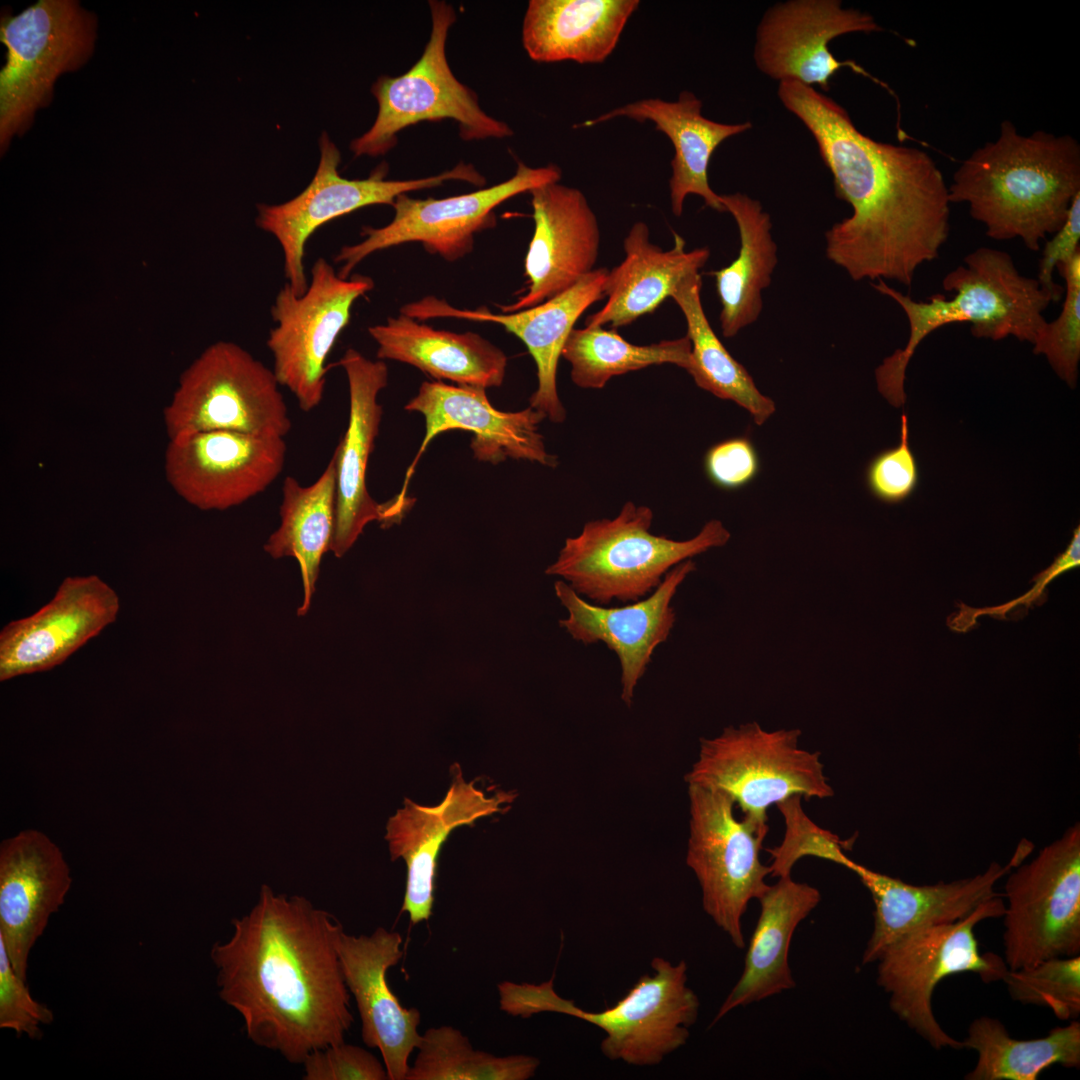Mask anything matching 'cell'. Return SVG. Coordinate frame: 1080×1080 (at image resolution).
I'll list each match as a JSON object with an SVG mask.
<instances>
[{
    "mask_svg": "<svg viewBox=\"0 0 1080 1080\" xmlns=\"http://www.w3.org/2000/svg\"><path fill=\"white\" fill-rule=\"evenodd\" d=\"M778 97L812 134L850 217L825 234L826 256L854 281L890 279L910 287L950 233L948 186L928 153L876 141L835 100L782 81Z\"/></svg>",
    "mask_w": 1080,
    "mask_h": 1080,
    "instance_id": "obj_1",
    "label": "cell"
},
{
    "mask_svg": "<svg viewBox=\"0 0 1080 1080\" xmlns=\"http://www.w3.org/2000/svg\"><path fill=\"white\" fill-rule=\"evenodd\" d=\"M232 927L210 958L218 995L240 1014L248 1039L293 1064L344 1042L354 1017L335 917L303 896L262 885L257 903Z\"/></svg>",
    "mask_w": 1080,
    "mask_h": 1080,
    "instance_id": "obj_2",
    "label": "cell"
},
{
    "mask_svg": "<svg viewBox=\"0 0 1080 1080\" xmlns=\"http://www.w3.org/2000/svg\"><path fill=\"white\" fill-rule=\"evenodd\" d=\"M948 192L951 204L968 205L991 239L1018 238L1039 251L1080 193V144L1043 130L1023 135L1005 120L998 137L957 168Z\"/></svg>",
    "mask_w": 1080,
    "mask_h": 1080,
    "instance_id": "obj_3",
    "label": "cell"
},
{
    "mask_svg": "<svg viewBox=\"0 0 1080 1080\" xmlns=\"http://www.w3.org/2000/svg\"><path fill=\"white\" fill-rule=\"evenodd\" d=\"M871 285L893 299L909 323L906 346L886 357L875 370L879 393L896 408L906 402L904 382L909 361L930 333L948 324L968 322L974 337L998 341L1014 336L1032 344L1047 321L1044 311L1062 296L1042 287L1036 278L1021 274L1010 254L989 247L970 252L962 265L944 276L942 287L951 298L938 293L926 301H915L883 279Z\"/></svg>",
    "mask_w": 1080,
    "mask_h": 1080,
    "instance_id": "obj_4",
    "label": "cell"
},
{
    "mask_svg": "<svg viewBox=\"0 0 1080 1080\" xmlns=\"http://www.w3.org/2000/svg\"><path fill=\"white\" fill-rule=\"evenodd\" d=\"M653 974H644L628 992L603 1011H585L557 995L553 980L540 985L503 982L501 1009L524 1018L540 1012L570 1015L600 1028L602 1054L612 1061L653 1066L686 1044L700 1002L687 985V964L662 957L651 961Z\"/></svg>",
    "mask_w": 1080,
    "mask_h": 1080,
    "instance_id": "obj_5",
    "label": "cell"
},
{
    "mask_svg": "<svg viewBox=\"0 0 1080 1080\" xmlns=\"http://www.w3.org/2000/svg\"><path fill=\"white\" fill-rule=\"evenodd\" d=\"M652 521L648 506L626 502L616 517L588 521L577 536L567 538L545 573L563 577L597 605L614 599L636 602L651 594L673 567L730 539L717 519L683 541L651 533Z\"/></svg>",
    "mask_w": 1080,
    "mask_h": 1080,
    "instance_id": "obj_6",
    "label": "cell"
},
{
    "mask_svg": "<svg viewBox=\"0 0 1080 1080\" xmlns=\"http://www.w3.org/2000/svg\"><path fill=\"white\" fill-rule=\"evenodd\" d=\"M1000 895L951 923L912 930L889 944L876 962L877 983L889 994L891 1010L933 1048L962 1049L963 1042L947 1034L932 1009L933 992L944 978L964 972L985 983L1002 980L1009 970L994 953H980L975 927L983 920L1002 917Z\"/></svg>",
    "mask_w": 1080,
    "mask_h": 1080,
    "instance_id": "obj_7",
    "label": "cell"
},
{
    "mask_svg": "<svg viewBox=\"0 0 1080 1080\" xmlns=\"http://www.w3.org/2000/svg\"><path fill=\"white\" fill-rule=\"evenodd\" d=\"M799 729L764 730L757 722L702 738L687 784L723 791L743 817L767 825V810L792 796L832 797L819 752L799 747Z\"/></svg>",
    "mask_w": 1080,
    "mask_h": 1080,
    "instance_id": "obj_8",
    "label": "cell"
},
{
    "mask_svg": "<svg viewBox=\"0 0 1080 1080\" xmlns=\"http://www.w3.org/2000/svg\"><path fill=\"white\" fill-rule=\"evenodd\" d=\"M429 7L431 33L421 57L406 73L382 75L372 85L378 113L370 129L350 143L357 157L386 154L397 144L400 131L422 121L454 120L464 141L513 134L507 123L483 111L477 94L451 71L446 41L457 18L454 7L441 0L429 1Z\"/></svg>",
    "mask_w": 1080,
    "mask_h": 1080,
    "instance_id": "obj_9",
    "label": "cell"
},
{
    "mask_svg": "<svg viewBox=\"0 0 1080 1080\" xmlns=\"http://www.w3.org/2000/svg\"><path fill=\"white\" fill-rule=\"evenodd\" d=\"M272 369L231 341L208 346L163 410L169 440L205 431L283 437L292 422Z\"/></svg>",
    "mask_w": 1080,
    "mask_h": 1080,
    "instance_id": "obj_10",
    "label": "cell"
},
{
    "mask_svg": "<svg viewBox=\"0 0 1080 1080\" xmlns=\"http://www.w3.org/2000/svg\"><path fill=\"white\" fill-rule=\"evenodd\" d=\"M95 37L96 19L73 0H39L2 18L0 38L7 48L0 72L2 153L51 100L56 79L88 60Z\"/></svg>",
    "mask_w": 1080,
    "mask_h": 1080,
    "instance_id": "obj_11",
    "label": "cell"
},
{
    "mask_svg": "<svg viewBox=\"0 0 1080 1080\" xmlns=\"http://www.w3.org/2000/svg\"><path fill=\"white\" fill-rule=\"evenodd\" d=\"M688 797L686 863L699 882L704 911L743 949L742 917L769 886L770 867L760 860L768 825L737 818L734 801L721 790L688 784Z\"/></svg>",
    "mask_w": 1080,
    "mask_h": 1080,
    "instance_id": "obj_12",
    "label": "cell"
},
{
    "mask_svg": "<svg viewBox=\"0 0 1080 1080\" xmlns=\"http://www.w3.org/2000/svg\"><path fill=\"white\" fill-rule=\"evenodd\" d=\"M1003 914L1009 970L1080 953V826L1008 874Z\"/></svg>",
    "mask_w": 1080,
    "mask_h": 1080,
    "instance_id": "obj_13",
    "label": "cell"
},
{
    "mask_svg": "<svg viewBox=\"0 0 1080 1080\" xmlns=\"http://www.w3.org/2000/svg\"><path fill=\"white\" fill-rule=\"evenodd\" d=\"M320 161L309 185L297 196L281 204H258L256 225L280 244L286 283L297 295L308 288L305 246L323 224L357 209L394 203L397 196L430 189L447 181H463L483 186L486 180L470 163L460 162L440 174L410 180H386L388 167L382 164L368 178L347 179L340 175V152L328 134L319 139Z\"/></svg>",
    "mask_w": 1080,
    "mask_h": 1080,
    "instance_id": "obj_14",
    "label": "cell"
},
{
    "mask_svg": "<svg viewBox=\"0 0 1080 1080\" xmlns=\"http://www.w3.org/2000/svg\"><path fill=\"white\" fill-rule=\"evenodd\" d=\"M374 288L369 276L342 278L319 257L311 268L306 292L295 294L285 282L271 306L275 327L266 341L273 372L304 412L317 408L324 396L326 360L348 325L355 301Z\"/></svg>",
    "mask_w": 1080,
    "mask_h": 1080,
    "instance_id": "obj_15",
    "label": "cell"
},
{
    "mask_svg": "<svg viewBox=\"0 0 1080 1080\" xmlns=\"http://www.w3.org/2000/svg\"><path fill=\"white\" fill-rule=\"evenodd\" d=\"M561 176L556 164L529 167L520 161L511 178L471 193L441 199L401 194L392 204L390 223L364 226L361 242L341 247L334 258L341 264L338 275L349 278L369 255L409 242H419L427 252L449 262L457 261L472 252L475 234L495 226V208L518 194L559 182Z\"/></svg>",
    "mask_w": 1080,
    "mask_h": 1080,
    "instance_id": "obj_16",
    "label": "cell"
},
{
    "mask_svg": "<svg viewBox=\"0 0 1080 1080\" xmlns=\"http://www.w3.org/2000/svg\"><path fill=\"white\" fill-rule=\"evenodd\" d=\"M283 437L235 431H205L170 439L164 472L188 504L223 511L266 490L281 474Z\"/></svg>",
    "mask_w": 1080,
    "mask_h": 1080,
    "instance_id": "obj_17",
    "label": "cell"
},
{
    "mask_svg": "<svg viewBox=\"0 0 1080 1080\" xmlns=\"http://www.w3.org/2000/svg\"><path fill=\"white\" fill-rule=\"evenodd\" d=\"M339 365L349 387V421L336 447V510L330 551L338 558L353 546L364 527L379 521L384 527L397 523L411 506L409 498L397 495L384 504L376 502L367 489V467L379 432L383 409L378 395L388 383L383 360L372 361L348 348Z\"/></svg>",
    "mask_w": 1080,
    "mask_h": 1080,
    "instance_id": "obj_18",
    "label": "cell"
},
{
    "mask_svg": "<svg viewBox=\"0 0 1080 1080\" xmlns=\"http://www.w3.org/2000/svg\"><path fill=\"white\" fill-rule=\"evenodd\" d=\"M117 592L97 575L67 576L53 598L0 632V681L61 665L115 622Z\"/></svg>",
    "mask_w": 1080,
    "mask_h": 1080,
    "instance_id": "obj_19",
    "label": "cell"
},
{
    "mask_svg": "<svg viewBox=\"0 0 1080 1080\" xmlns=\"http://www.w3.org/2000/svg\"><path fill=\"white\" fill-rule=\"evenodd\" d=\"M878 31L882 27L871 14L844 8L839 0L779 2L757 27L754 61L762 73L779 82L818 85L828 92L831 77L843 67L866 74L855 62L836 59L829 42L847 33Z\"/></svg>",
    "mask_w": 1080,
    "mask_h": 1080,
    "instance_id": "obj_20",
    "label": "cell"
},
{
    "mask_svg": "<svg viewBox=\"0 0 1080 1080\" xmlns=\"http://www.w3.org/2000/svg\"><path fill=\"white\" fill-rule=\"evenodd\" d=\"M452 782L440 804L422 806L409 798L391 816L386 825L392 861L399 858L406 864V888L401 912L411 923L426 921L432 915L435 876L443 844L450 833L463 825L496 813H505L516 798L511 792L488 796L475 786L477 779L466 782L461 767H451Z\"/></svg>",
    "mask_w": 1080,
    "mask_h": 1080,
    "instance_id": "obj_21",
    "label": "cell"
},
{
    "mask_svg": "<svg viewBox=\"0 0 1080 1080\" xmlns=\"http://www.w3.org/2000/svg\"><path fill=\"white\" fill-rule=\"evenodd\" d=\"M609 270L594 269L566 291L536 306L496 314L488 308L459 309L435 296L405 304L400 313L417 320L457 318L492 322L503 326L527 347L537 367L538 386L530 407L554 423L566 418L556 385L557 365L566 340L584 311L605 297Z\"/></svg>",
    "mask_w": 1080,
    "mask_h": 1080,
    "instance_id": "obj_22",
    "label": "cell"
},
{
    "mask_svg": "<svg viewBox=\"0 0 1080 1080\" xmlns=\"http://www.w3.org/2000/svg\"><path fill=\"white\" fill-rule=\"evenodd\" d=\"M402 936L384 927L370 935H350L344 929L337 951L344 981L355 999L366 1046L377 1048L390 1080H405L409 1058L420 1044L421 1014L402 1006L387 982V971L403 956Z\"/></svg>",
    "mask_w": 1080,
    "mask_h": 1080,
    "instance_id": "obj_23",
    "label": "cell"
},
{
    "mask_svg": "<svg viewBox=\"0 0 1080 1080\" xmlns=\"http://www.w3.org/2000/svg\"><path fill=\"white\" fill-rule=\"evenodd\" d=\"M408 411L421 413L426 433L420 449L408 468L401 495H407V485L415 466L428 444L440 433L466 430L473 433L470 447L479 461L492 464L507 458L527 460L548 467L558 465V459L545 447L539 432L544 415L532 407L517 412H502L491 405L485 388L468 385H449L441 381L423 382L418 394L405 406Z\"/></svg>",
    "mask_w": 1080,
    "mask_h": 1080,
    "instance_id": "obj_24",
    "label": "cell"
},
{
    "mask_svg": "<svg viewBox=\"0 0 1080 1080\" xmlns=\"http://www.w3.org/2000/svg\"><path fill=\"white\" fill-rule=\"evenodd\" d=\"M696 570L692 559L673 567L645 599L623 607L590 603L564 581L554 589L568 617L559 625L584 644L603 642L619 658L621 699L631 706L638 681L645 674L657 646L669 637L676 621L672 599L686 577Z\"/></svg>",
    "mask_w": 1080,
    "mask_h": 1080,
    "instance_id": "obj_25",
    "label": "cell"
},
{
    "mask_svg": "<svg viewBox=\"0 0 1080 1080\" xmlns=\"http://www.w3.org/2000/svg\"><path fill=\"white\" fill-rule=\"evenodd\" d=\"M534 232L525 257L528 286L503 313L543 303L593 271L599 246L597 218L585 195L559 182L530 191Z\"/></svg>",
    "mask_w": 1080,
    "mask_h": 1080,
    "instance_id": "obj_26",
    "label": "cell"
},
{
    "mask_svg": "<svg viewBox=\"0 0 1080 1080\" xmlns=\"http://www.w3.org/2000/svg\"><path fill=\"white\" fill-rule=\"evenodd\" d=\"M71 884L62 851L44 833L26 829L2 841L0 940L12 967L26 982L30 952Z\"/></svg>",
    "mask_w": 1080,
    "mask_h": 1080,
    "instance_id": "obj_27",
    "label": "cell"
},
{
    "mask_svg": "<svg viewBox=\"0 0 1080 1080\" xmlns=\"http://www.w3.org/2000/svg\"><path fill=\"white\" fill-rule=\"evenodd\" d=\"M1032 843L1023 840L1005 865L993 862L980 874L952 882L913 885L852 862L854 872L870 892L874 925L862 956V964L876 962L881 952L906 933L932 925L951 923L969 915L985 901L998 896L994 887L1031 854Z\"/></svg>",
    "mask_w": 1080,
    "mask_h": 1080,
    "instance_id": "obj_28",
    "label": "cell"
},
{
    "mask_svg": "<svg viewBox=\"0 0 1080 1080\" xmlns=\"http://www.w3.org/2000/svg\"><path fill=\"white\" fill-rule=\"evenodd\" d=\"M701 111V100L692 92L682 91L675 101L660 98L637 100L574 125V128L592 127L621 117L641 123L652 122L674 147L669 180L673 214L682 215L684 200L690 194L700 196L707 207L723 213L726 209L720 195L709 185L710 159L722 142L747 132L752 124L716 122L703 116Z\"/></svg>",
    "mask_w": 1080,
    "mask_h": 1080,
    "instance_id": "obj_29",
    "label": "cell"
},
{
    "mask_svg": "<svg viewBox=\"0 0 1080 1080\" xmlns=\"http://www.w3.org/2000/svg\"><path fill=\"white\" fill-rule=\"evenodd\" d=\"M625 258L609 271L604 294L607 301L601 310L586 319V327L613 329L627 326L653 312L688 275L699 273L707 263L706 247L685 250L684 239L675 234L674 246L662 250L650 241L646 223L633 224L623 243Z\"/></svg>",
    "mask_w": 1080,
    "mask_h": 1080,
    "instance_id": "obj_30",
    "label": "cell"
},
{
    "mask_svg": "<svg viewBox=\"0 0 1080 1080\" xmlns=\"http://www.w3.org/2000/svg\"><path fill=\"white\" fill-rule=\"evenodd\" d=\"M638 0H530L522 45L538 63L604 62L616 48Z\"/></svg>",
    "mask_w": 1080,
    "mask_h": 1080,
    "instance_id": "obj_31",
    "label": "cell"
},
{
    "mask_svg": "<svg viewBox=\"0 0 1080 1080\" xmlns=\"http://www.w3.org/2000/svg\"><path fill=\"white\" fill-rule=\"evenodd\" d=\"M819 890L791 876L780 877L758 899L760 914L747 948L744 969L713 1024L733 1009L795 987L788 963L797 926L819 904Z\"/></svg>",
    "mask_w": 1080,
    "mask_h": 1080,
    "instance_id": "obj_32",
    "label": "cell"
},
{
    "mask_svg": "<svg viewBox=\"0 0 1080 1080\" xmlns=\"http://www.w3.org/2000/svg\"><path fill=\"white\" fill-rule=\"evenodd\" d=\"M378 345V360L412 365L435 379L482 388L503 383L504 352L477 333L437 330L400 313L368 327Z\"/></svg>",
    "mask_w": 1080,
    "mask_h": 1080,
    "instance_id": "obj_33",
    "label": "cell"
},
{
    "mask_svg": "<svg viewBox=\"0 0 1080 1080\" xmlns=\"http://www.w3.org/2000/svg\"><path fill=\"white\" fill-rule=\"evenodd\" d=\"M720 200L735 220L740 249L730 265L709 275L714 277L721 304L722 335L731 338L754 323L762 312V291L771 283L778 261L777 245L771 234L770 215L758 200L740 192L720 195Z\"/></svg>",
    "mask_w": 1080,
    "mask_h": 1080,
    "instance_id": "obj_34",
    "label": "cell"
},
{
    "mask_svg": "<svg viewBox=\"0 0 1080 1080\" xmlns=\"http://www.w3.org/2000/svg\"><path fill=\"white\" fill-rule=\"evenodd\" d=\"M336 510V461L332 456L318 479L303 486L287 476L282 484L281 524L264 545L274 559L297 560L303 584L298 615L310 608L323 555L330 551Z\"/></svg>",
    "mask_w": 1080,
    "mask_h": 1080,
    "instance_id": "obj_35",
    "label": "cell"
},
{
    "mask_svg": "<svg viewBox=\"0 0 1080 1080\" xmlns=\"http://www.w3.org/2000/svg\"><path fill=\"white\" fill-rule=\"evenodd\" d=\"M699 273L685 277L671 297L681 309L691 343L687 372L695 384L714 396L747 410L757 425L775 412L774 401L763 395L746 368L735 360L712 329L701 302Z\"/></svg>",
    "mask_w": 1080,
    "mask_h": 1080,
    "instance_id": "obj_36",
    "label": "cell"
},
{
    "mask_svg": "<svg viewBox=\"0 0 1080 1080\" xmlns=\"http://www.w3.org/2000/svg\"><path fill=\"white\" fill-rule=\"evenodd\" d=\"M964 1048L977 1052L967 1080H1037L1053 1065L1080 1067V1022L1071 1020L1042 1038L1017 1040L996 1018L982 1016L968 1028Z\"/></svg>",
    "mask_w": 1080,
    "mask_h": 1080,
    "instance_id": "obj_37",
    "label": "cell"
},
{
    "mask_svg": "<svg viewBox=\"0 0 1080 1080\" xmlns=\"http://www.w3.org/2000/svg\"><path fill=\"white\" fill-rule=\"evenodd\" d=\"M571 365L573 383L584 389H601L614 376L652 365L674 364L687 371L691 343L685 335L650 345H635L616 331L602 327L573 329L562 350Z\"/></svg>",
    "mask_w": 1080,
    "mask_h": 1080,
    "instance_id": "obj_38",
    "label": "cell"
},
{
    "mask_svg": "<svg viewBox=\"0 0 1080 1080\" xmlns=\"http://www.w3.org/2000/svg\"><path fill=\"white\" fill-rule=\"evenodd\" d=\"M416 1050L405 1080H527L540 1065L529 1055L500 1057L476 1050L452 1026L427 1029Z\"/></svg>",
    "mask_w": 1080,
    "mask_h": 1080,
    "instance_id": "obj_39",
    "label": "cell"
},
{
    "mask_svg": "<svg viewBox=\"0 0 1080 1080\" xmlns=\"http://www.w3.org/2000/svg\"><path fill=\"white\" fill-rule=\"evenodd\" d=\"M1002 981L1011 998L1049 1008L1061 1020L1080 1014V956L1055 957L1015 970Z\"/></svg>",
    "mask_w": 1080,
    "mask_h": 1080,
    "instance_id": "obj_40",
    "label": "cell"
},
{
    "mask_svg": "<svg viewBox=\"0 0 1080 1080\" xmlns=\"http://www.w3.org/2000/svg\"><path fill=\"white\" fill-rule=\"evenodd\" d=\"M1057 269L1065 280V295L1060 315L1046 321L1033 345L1035 354H1043L1056 374L1074 388L1080 360V252Z\"/></svg>",
    "mask_w": 1080,
    "mask_h": 1080,
    "instance_id": "obj_41",
    "label": "cell"
},
{
    "mask_svg": "<svg viewBox=\"0 0 1080 1080\" xmlns=\"http://www.w3.org/2000/svg\"><path fill=\"white\" fill-rule=\"evenodd\" d=\"M800 796H792L776 806L785 822V834L780 845L768 849L772 862L770 875L791 876L798 860L805 856L824 859L847 869L851 860L844 852V842L832 832L816 825L803 811Z\"/></svg>",
    "mask_w": 1080,
    "mask_h": 1080,
    "instance_id": "obj_42",
    "label": "cell"
},
{
    "mask_svg": "<svg viewBox=\"0 0 1080 1080\" xmlns=\"http://www.w3.org/2000/svg\"><path fill=\"white\" fill-rule=\"evenodd\" d=\"M865 481L870 493L886 504L902 503L917 489L919 467L909 444L905 413L901 416L899 443L872 458L866 468Z\"/></svg>",
    "mask_w": 1080,
    "mask_h": 1080,
    "instance_id": "obj_43",
    "label": "cell"
},
{
    "mask_svg": "<svg viewBox=\"0 0 1080 1080\" xmlns=\"http://www.w3.org/2000/svg\"><path fill=\"white\" fill-rule=\"evenodd\" d=\"M26 983L12 967L0 940V1028L37 1040L42 1037L41 1026L51 1024L54 1014L33 998Z\"/></svg>",
    "mask_w": 1080,
    "mask_h": 1080,
    "instance_id": "obj_44",
    "label": "cell"
},
{
    "mask_svg": "<svg viewBox=\"0 0 1080 1080\" xmlns=\"http://www.w3.org/2000/svg\"><path fill=\"white\" fill-rule=\"evenodd\" d=\"M304 1080H386V1067L360 1046L344 1042L311 1052L303 1061Z\"/></svg>",
    "mask_w": 1080,
    "mask_h": 1080,
    "instance_id": "obj_45",
    "label": "cell"
},
{
    "mask_svg": "<svg viewBox=\"0 0 1080 1080\" xmlns=\"http://www.w3.org/2000/svg\"><path fill=\"white\" fill-rule=\"evenodd\" d=\"M704 469L715 486L735 490L756 478L760 470V460L748 437H733L708 449L704 457Z\"/></svg>",
    "mask_w": 1080,
    "mask_h": 1080,
    "instance_id": "obj_46",
    "label": "cell"
},
{
    "mask_svg": "<svg viewBox=\"0 0 1080 1080\" xmlns=\"http://www.w3.org/2000/svg\"><path fill=\"white\" fill-rule=\"evenodd\" d=\"M1080 241V193L1073 199L1067 218L1062 226L1046 239L1036 279L1040 285L1063 294V287L1053 280V272L1061 263L1071 260L1078 252Z\"/></svg>",
    "mask_w": 1080,
    "mask_h": 1080,
    "instance_id": "obj_47",
    "label": "cell"
},
{
    "mask_svg": "<svg viewBox=\"0 0 1080 1080\" xmlns=\"http://www.w3.org/2000/svg\"><path fill=\"white\" fill-rule=\"evenodd\" d=\"M1080 528L1074 529L1070 544L1059 554L1055 561L1035 579L1036 586L1033 592H1041L1042 589L1059 574L1076 568L1080 564Z\"/></svg>",
    "mask_w": 1080,
    "mask_h": 1080,
    "instance_id": "obj_48",
    "label": "cell"
}]
</instances>
